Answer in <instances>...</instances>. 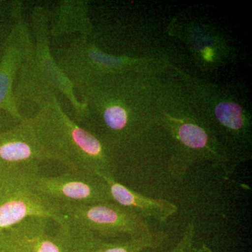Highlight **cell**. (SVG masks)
I'll return each instance as SVG.
<instances>
[{
  "instance_id": "1",
  "label": "cell",
  "mask_w": 252,
  "mask_h": 252,
  "mask_svg": "<svg viewBox=\"0 0 252 252\" xmlns=\"http://www.w3.org/2000/svg\"><path fill=\"white\" fill-rule=\"evenodd\" d=\"M24 120L52 160L61 162L69 171L114 177V164L103 144L68 117L56 95Z\"/></svg>"
},
{
  "instance_id": "2",
  "label": "cell",
  "mask_w": 252,
  "mask_h": 252,
  "mask_svg": "<svg viewBox=\"0 0 252 252\" xmlns=\"http://www.w3.org/2000/svg\"><path fill=\"white\" fill-rule=\"evenodd\" d=\"M32 28L35 44H32L17 74L18 81L14 91L17 107L23 101L35 104L38 109L49 102L56 91L69 99L79 119L84 105L78 100L73 86L53 59L49 45V17L43 9H36L32 14Z\"/></svg>"
},
{
  "instance_id": "3",
  "label": "cell",
  "mask_w": 252,
  "mask_h": 252,
  "mask_svg": "<svg viewBox=\"0 0 252 252\" xmlns=\"http://www.w3.org/2000/svg\"><path fill=\"white\" fill-rule=\"evenodd\" d=\"M59 208L67 220L102 239L121 235L139 238L151 231L140 215L114 202L92 205L64 204Z\"/></svg>"
},
{
  "instance_id": "4",
  "label": "cell",
  "mask_w": 252,
  "mask_h": 252,
  "mask_svg": "<svg viewBox=\"0 0 252 252\" xmlns=\"http://www.w3.org/2000/svg\"><path fill=\"white\" fill-rule=\"evenodd\" d=\"M32 190L50 203L92 204L112 202L109 187L102 177L84 171H69L54 177L39 173L29 181Z\"/></svg>"
},
{
  "instance_id": "5",
  "label": "cell",
  "mask_w": 252,
  "mask_h": 252,
  "mask_svg": "<svg viewBox=\"0 0 252 252\" xmlns=\"http://www.w3.org/2000/svg\"><path fill=\"white\" fill-rule=\"evenodd\" d=\"M58 232L72 252H141L147 249H159L168 240L162 230L152 231L139 238L110 243L90 230L66 219Z\"/></svg>"
},
{
  "instance_id": "6",
  "label": "cell",
  "mask_w": 252,
  "mask_h": 252,
  "mask_svg": "<svg viewBox=\"0 0 252 252\" xmlns=\"http://www.w3.org/2000/svg\"><path fill=\"white\" fill-rule=\"evenodd\" d=\"M49 219L29 217L0 234V252H72L63 237L47 231Z\"/></svg>"
},
{
  "instance_id": "7",
  "label": "cell",
  "mask_w": 252,
  "mask_h": 252,
  "mask_svg": "<svg viewBox=\"0 0 252 252\" xmlns=\"http://www.w3.org/2000/svg\"><path fill=\"white\" fill-rule=\"evenodd\" d=\"M31 178L0 201V234L29 217H45L54 220L59 225L65 223L66 218L59 207L32 190L29 186Z\"/></svg>"
},
{
  "instance_id": "8",
  "label": "cell",
  "mask_w": 252,
  "mask_h": 252,
  "mask_svg": "<svg viewBox=\"0 0 252 252\" xmlns=\"http://www.w3.org/2000/svg\"><path fill=\"white\" fill-rule=\"evenodd\" d=\"M32 44L31 36L26 25L18 23L8 38L4 55L0 62V109L9 112L21 122L24 119L15 103L13 84Z\"/></svg>"
},
{
  "instance_id": "9",
  "label": "cell",
  "mask_w": 252,
  "mask_h": 252,
  "mask_svg": "<svg viewBox=\"0 0 252 252\" xmlns=\"http://www.w3.org/2000/svg\"><path fill=\"white\" fill-rule=\"evenodd\" d=\"M52 158L34 139L24 119L18 126L0 132V165L25 167Z\"/></svg>"
},
{
  "instance_id": "10",
  "label": "cell",
  "mask_w": 252,
  "mask_h": 252,
  "mask_svg": "<svg viewBox=\"0 0 252 252\" xmlns=\"http://www.w3.org/2000/svg\"><path fill=\"white\" fill-rule=\"evenodd\" d=\"M109 187L112 201L147 218L164 223L178 211V207L169 200L147 197L119 183L113 176L100 175Z\"/></svg>"
},
{
  "instance_id": "11",
  "label": "cell",
  "mask_w": 252,
  "mask_h": 252,
  "mask_svg": "<svg viewBox=\"0 0 252 252\" xmlns=\"http://www.w3.org/2000/svg\"><path fill=\"white\" fill-rule=\"evenodd\" d=\"M39 165L25 167L0 165V201L8 194L39 173Z\"/></svg>"
},
{
  "instance_id": "12",
  "label": "cell",
  "mask_w": 252,
  "mask_h": 252,
  "mask_svg": "<svg viewBox=\"0 0 252 252\" xmlns=\"http://www.w3.org/2000/svg\"><path fill=\"white\" fill-rule=\"evenodd\" d=\"M81 7L80 3H64L59 9L51 24V34H61L64 33L81 32Z\"/></svg>"
},
{
  "instance_id": "13",
  "label": "cell",
  "mask_w": 252,
  "mask_h": 252,
  "mask_svg": "<svg viewBox=\"0 0 252 252\" xmlns=\"http://www.w3.org/2000/svg\"><path fill=\"white\" fill-rule=\"evenodd\" d=\"M178 137L187 148L205 150L208 145L209 137L206 131L192 124H184L178 129Z\"/></svg>"
},
{
  "instance_id": "14",
  "label": "cell",
  "mask_w": 252,
  "mask_h": 252,
  "mask_svg": "<svg viewBox=\"0 0 252 252\" xmlns=\"http://www.w3.org/2000/svg\"><path fill=\"white\" fill-rule=\"evenodd\" d=\"M215 114L220 124L231 130H238L243 127L242 109L238 104L222 102L215 108Z\"/></svg>"
},
{
  "instance_id": "15",
  "label": "cell",
  "mask_w": 252,
  "mask_h": 252,
  "mask_svg": "<svg viewBox=\"0 0 252 252\" xmlns=\"http://www.w3.org/2000/svg\"><path fill=\"white\" fill-rule=\"evenodd\" d=\"M103 122L107 128L114 132H122L127 127L128 118L124 108L119 105L109 106L102 113Z\"/></svg>"
},
{
  "instance_id": "16",
  "label": "cell",
  "mask_w": 252,
  "mask_h": 252,
  "mask_svg": "<svg viewBox=\"0 0 252 252\" xmlns=\"http://www.w3.org/2000/svg\"><path fill=\"white\" fill-rule=\"evenodd\" d=\"M195 226L193 220L189 222L186 226L182 238L180 241L175 245V248L170 251L165 252H197L194 247L195 241ZM141 252H162L158 251V249H147Z\"/></svg>"
}]
</instances>
